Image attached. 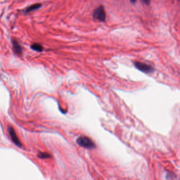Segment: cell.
<instances>
[{"instance_id":"7a4b0ae2","label":"cell","mask_w":180,"mask_h":180,"mask_svg":"<svg viewBox=\"0 0 180 180\" xmlns=\"http://www.w3.org/2000/svg\"><path fill=\"white\" fill-rule=\"evenodd\" d=\"M93 17L94 19L101 22H104L106 20V13L104 7L100 5L93 12Z\"/></svg>"},{"instance_id":"8992f818","label":"cell","mask_w":180,"mask_h":180,"mask_svg":"<svg viewBox=\"0 0 180 180\" xmlns=\"http://www.w3.org/2000/svg\"><path fill=\"white\" fill-rule=\"evenodd\" d=\"M41 7V4H40V3H37V4H33V5L29 7L28 8H27L25 9V13L30 12L31 11H33L34 10H37V9L40 8Z\"/></svg>"},{"instance_id":"30bf717a","label":"cell","mask_w":180,"mask_h":180,"mask_svg":"<svg viewBox=\"0 0 180 180\" xmlns=\"http://www.w3.org/2000/svg\"><path fill=\"white\" fill-rule=\"evenodd\" d=\"M130 2H131V3H135L136 2L137 0H130Z\"/></svg>"},{"instance_id":"6da1fadb","label":"cell","mask_w":180,"mask_h":180,"mask_svg":"<svg viewBox=\"0 0 180 180\" xmlns=\"http://www.w3.org/2000/svg\"><path fill=\"white\" fill-rule=\"evenodd\" d=\"M77 143L81 147L86 148H92L95 147L93 142L89 138L82 136L79 137L76 140Z\"/></svg>"},{"instance_id":"277c9868","label":"cell","mask_w":180,"mask_h":180,"mask_svg":"<svg viewBox=\"0 0 180 180\" xmlns=\"http://www.w3.org/2000/svg\"><path fill=\"white\" fill-rule=\"evenodd\" d=\"M8 132L9 133V135H10V137L11 138V140H12L13 143L16 145H17V146H18L20 147H22V144H21L20 141H19V140L18 139L17 136H16L15 131L14 128L12 127H11L10 126H9L8 127Z\"/></svg>"},{"instance_id":"9c48e42d","label":"cell","mask_w":180,"mask_h":180,"mask_svg":"<svg viewBox=\"0 0 180 180\" xmlns=\"http://www.w3.org/2000/svg\"><path fill=\"white\" fill-rule=\"evenodd\" d=\"M151 0H142V1L146 5H149L150 3Z\"/></svg>"},{"instance_id":"52a82bcc","label":"cell","mask_w":180,"mask_h":180,"mask_svg":"<svg viewBox=\"0 0 180 180\" xmlns=\"http://www.w3.org/2000/svg\"><path fill=\"white\" fill-rule=\"evenodd\" d=\"M31 48L33 50L38 51V52H41L43 51V47H42V45L38 43H34L31 46Z\"/></svg>"},{"instance_id":"ba28073f","label":"cell","mask_w":180,"mask_h":180,"mask_svg":"<svg viewBox=\"0 0 180 180\" xmlns=\"http://www.w3.org/2000/svg\"><path fill=\"white\" fill-rule=\"evenodd\" d=\"M38 157L41 159H48L50 157V154L47 153H40L38 154Z\"/></svg>"},{"instance_id":"5b68a950","label":"cell","mask_w":180,"mask_h":180,"mask_svg":"<svg viewBox=\"0 0 180 180\" xmlns=\"http://www.w3.org/2000/svg\"><path fill=\"white\" fill-rule=\"evenodd\" d=\"M12 44H13V49L14 51L17 55L22 54V51L21 47L18 44L17 42L13 40Z\"/></svg>"},{"instance_id":"3957f363","label":"cell","mask_w":180,"mask_h":180,"mask_svg":"<svg viewBox=\"0 0 180 180\" xmlns=\"http://www.w3.org/2000/svg\"><path fill=\"white\" fill-rule=\"evenodd\" d=\"M134 65L138 70L146 74L152 73L154 70L152 66L140 62H135Z\"/></svg>"},{"instance_id":"8fae6325","label":"cell","mask_w":180,"mask_h":180,"mask_svg":"<svg viewBox=\"0 0 180 180\" xmlns=\"http://www.w3.org/2000/svg\"><path fill=\"white\" fill-rule=\"evenodd\" d=\"M177 1H180V0H177Z\"/></svg>"}]
</instances>
